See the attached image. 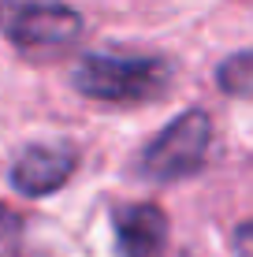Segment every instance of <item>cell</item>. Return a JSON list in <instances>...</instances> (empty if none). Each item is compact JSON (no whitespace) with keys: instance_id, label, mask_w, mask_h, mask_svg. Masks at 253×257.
Returning a JSON list of instances; mask_svg holds the SVG:
<instances>
[{"instance_id":"1","label":"cell","mask_w":253,"mask_h":257,"mask_svg":"<svg viewBox=\"0 0 253 257\" xmlns=\"http://www.w3.org/2000/svg\"><path fill=\"white\" fill-rule=\"evenodd\" d=\"M175 64L153 52H90L71 71L75 90L101 104H145L168 93Z\"/></svg>"},{"instance_id":"2","label":"cell","mask_w":253,"mask_h":257,"mask_svg":"<svg viewBox=\"0 0 253 257\" xmlns=\"http://www.w3.org/2000/svg\"><path fill=\"white\" fill-rule=\"evenodd\" d=\"M212 149V119L205 108H186L175 116L138 157V175L153 183H179L197 175Z\"/></svg>"},{"instance_id":"3","label":"cell","mask_w":253,"mask_h":257,"mask_svg":"<svg viewBox=\"0 0 253 257\" xmlns=\"http://www.w3.org/2000/svg\"><path fill=\"white\" fill-rule=\"evenodd\" d=\"M0 34L23 56H52L82 38V15L64 0H0Z\"/></svg>"},{"instance_id":"4","label":"cell","mask_w":253,"mask_h":257,"mask_svg":"<svg viewBox=\"0 0 253 257\" xmlns=\"http://www.w3.org/2000/svg\"><path fill=\"white\" fill-rule=\"evenodd\" d=\"M78 168V149L64 146H26L19 157L12 161V187L23 194V198H45V194H56L60 187H67V179Z\"/></svg>"},{"instance_id":"5","label":"cell","mask_w":253,"mask_h":257,"mask_svg":"<svg viewBox=\"0 0 253 257\" xmlns=\"http://www.w3.org/2000/svg\"><path fill=\"white\" fill-rule=\"evenodd\" d=\"M119 257H164L168 246V216L153 201H127L112 209Z\"/></svg>"},{"instance_id":"6","label":"cell","mask_w":253,"mask_h":257,"mask_svg":"<svg viewBox=\"0 0 253 257\" xmlns=\"http://www.w3.org/2000/svg\"><path fill=\"white\" fill-rule=\"evenodd\" d=\"M216 86L227 97H253V49L216 64Z\"/></svg>"},{"instance_id":"7","label":"cell","mask_w":253,"mask_h":257,"mask_svg":"<svg viewBox=\"0 0 253 257\" xmlns=\"http://www.w3.org/2000/svg\"><path fill=\"white\" fill-rule=\"evenodd\" d=\"M23 231H26L23 212H15L12 205H4V201H0V257H15V253H19Z\"/></svg>"},{"instance_id":"8","label":"cell","mask_w":253,"mask_h":257,"mask_svg":"<svg viewBox=\"0 0 253 257\" xmlns=\"http://www.w3.org/2000/svg\"><path fill=\"white\" fill-rule=\"evenodd\" d=\"M231 250H234V257H253V220H246V224L234 227Z\"/></svg>"}]
</instances>
